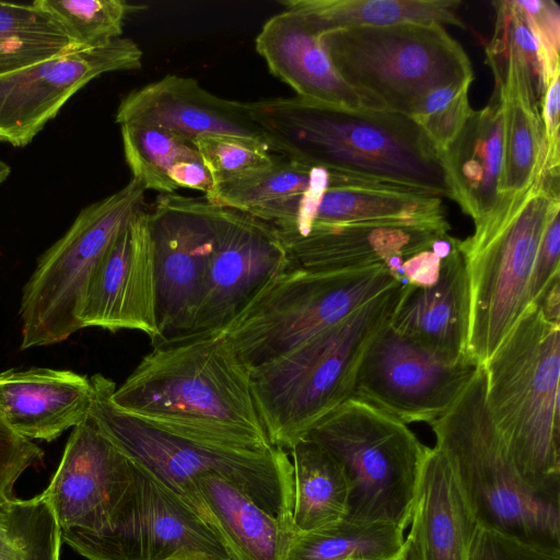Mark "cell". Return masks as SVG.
<instances>
[{
    "mask_svg": "<svg viewBox=\"0 0 560 560\" xmlns=\"http://www.w3.org/2000/svg\"><path fill=\"white\" fill-rule=\"evenodd\" d=\"M112 399L124 411L178 435L246 450L272 446L249 373L225 329L153 343Z\"/></svg>",
    "mask_w": 560,
    "mask_h": 560,
    "instance_id": "1",
    "label": "cell"
},
{
    "mask_svg": "<svg viewBox=\"0 0 560 560\" xmlns=\"http://www.w3.org/2000/svg\"><path fill=\"white\" fill-rule=\"evenodd\" d=\"M244 105L277 155L452 199L439 152L409 116L299 96Z\"/></svg>",
    "mask_w": 560,
    "mask_h": 560,
    "instance_id": "2",
    "label": "cell"
},
{
    "mask_svg": "<svg viewBox=\"0 0 560 560\" xmlns=\"http://www.w3.org/2000/svg\"><path fill=\"white\" fill-rule=\"evenodd\" d=\"M406 284L398 283L283 355L248 371L254 401L272 446L289 451L353 396L359 369L389 324Z\"/></svg>",
    "mask_w": 560,
    "mask_h": 560,
    "instance_id": "3",
    "label": "cell"
},
{
    "mask_svg": "<svg viewBox=\"0 0 560 560\" xmlns=\"http://www.w3.org/2000/svg\"><path fill=\"white\" fill-rule=\"evenodd\" d=\"M559 331L530 304L482 364L502 444L522 478L546 491H560Z\"/></svg>",
    "mask_w": 560,
    "mask_h": 560,
    "instance_id": "4",
    "label": "cell"
},
{
    "mask_svg": "<svg viewBox=\"0 0 560 560\" xmlns=\"http://www.w3.org/2000/svg\"><path fill=\"white\" fill-rule=\"evenodd\" d=\"M560 203L559 173L541 171L525 190L502 194L459 240L469 283L468 354L483 364L530 305L540 240Z\"/></svg>",
    "mask_w": 560,
    "mask_h": 560,
    "instance_id": "5",
    "label": "cell"
},
{
    "mask_svg": "<svg viewBox=\"0 0 560 560\" xmlns=\"http://www.w3.org/2000/svg\"><path fill=\"white\" fill-rule=\"evenodd\" d=\"M482 364L430 425L479 526L560 548V491L529 486L510 459L485 401Z\"/></svg>",
    "mask_w": 560,
    "mask_h": 560,
    "instance_id": "6",
    "label": "cell"
},
{
    "mask_svg": "<svg viewBox=\"0 0 560 560\" xmlns=\"http://www.w3.org/2000/svg\"><path fill=\"white\" fill-rule=\"evenodd\" d=\"M90 416L98 429L129 458L177 492L192 478L223 477L270 514L289 521L293 477L289 453L271 446L246 450L186 438L132 416L112 399L116 384L92 375Z\"/></svg>",
    "mask_w": 560,
    "mask_h": 560,
    "instance_id": "7",
    "label": "cell"
},
{
    "mask_svg": "<svg viewBox=\"0 0 560 560\" xmlns=\"http://www.w3.org/2000/svg\"><path fill=\"white\" fill-rule=\"evenodd\" d=\"M339 464L348 485L345 521L411 522L429 447L389 412L350 397L306 434Z\"/></svg>",
    "mask_w": 560,
    "mask_h": 560,
    "instance_id": "8",
    "label": "cell"
},
{
    "mask_svg": "<svg viewBox=\"0 0 560 560\" xmlns=\"http://www.w3.org/2000/svg\"><path fill=\"white\" fill-rule=\"evenodd\" d=\"M319 36L338 73L372 109L411 117L431 90L474 81L469 57L439 24L358 26Z\"/></svg>",
    "mask_w": 560,
    "mask_h": 560,
    "instance_id": "9",
    "label": "cell"
},
{
    "mask_svg": "<svg viewBox=\"0 0 560 560\" xmlns=\"http://www.w3.org/2000/svg\"><path fill=\"white\" fill-rule=\"evenodd\" d=\"M385 265L343 270L291 266L225 328L250 371L295 349L398 284Z\"/></svg>",
    "mask_w": 560,
    "mask_h": 560,
    "instance_id": "10",
    "label": "cell"
},
{
    "mask_svg": "<svg viewBox=\"0 0 560 560\" xmlns=\"http://www.w3.org/2000/svg\"><path fill=\"white\" fill-rule=\"evenodd\" d=\"M144 194L131 178L83 208L39 257L22 291L21 350L61 342L82 329L79 316L92 275L118 233L144 209Z\"/></svg>",
    "mask_w": 560,
    "mask_h": 560,
    "instance_id": "11",
    "label": "cell"
},
{
    "mask_svg": "<svg viewBox=\"0 0 560 560\" xmlns=\"http://www.w3.org/2000/svg\"><path fill=\"white\" fill-rule=\"evenodd\" d=\"M132 477V460L90 415L74 427L42 492L55 515L62 544L90 560L113 533Z\"/></svg>",
    "mask_w": 560,
    "mask_h": 560,
    "instance_id": "12",
    "label": "cell"
},
{
    "mask_svg": "<svg viewBox=\"0 0 560 560\" xmlns=\"http://www.w3.org/2000/svg\"><path fill=\"white\" fill-rule=\"evenodd\" d=\"M149 221L160 342L194 329L212 250L213 205L205 197L160 195Z\"/></svg>",
    "mask_w": 560,
    "mask_h": 560,
    "instance_id": "13",
    "label": "cell"
},
{
    "mask_svg": "<svg viewBox=\"0 0 560 560\" xmlns=\"http://www.w3.org/2000/svg\"><path fill=\"white\" fill-rule=\"evenodd\" d=\"M479 365L474 360L446 361L388 324L363 358L352 397L405 423L431 424L450 409Z\"/></svg>",
    "mask_w": 560,
    "mask_h": 560,
    "instance_id": "14",
    "label": "cell"
},
{
    "mask_svg": "<svg viewBox=\"0 0 560 560\" xmlns=\"http://www.w3.org/2000/svg\"><path fill=\"white\" fill-rule=\"evenodd\" d=\"M213 243L194 331L225 329L277 276L291 267L266 222L213 206Z\"/></svg>",
    "mask_w": 560,
    "mask_h": 560,
    "instance_id": "15",
    "label": "cell"
},
{
    "mask_svg": "<svg viewBox=\"0 0 560 560\" xmlns=\"http://www.w3.org/2000/svg\"><path fill=\"white\" fill-rule=\"evenodd\" d=\"M142 57L136 42L118 37L0 75V143L25 147L84 85L103 73L138 70Z\"/></svg>",
    "mask_w": 560,
    "mask_h": 560,
    "instance_id": "16",
    "label": "cell"
},
{
    "mask_svg": "<svg viewBox=\"0 0 560 560\" xmlns=\"http://www.w3.org/2000/svg\"><path fill=\"white\" fill-rule=\"evenodd\" d=\"M132 463L133 477L115 528L90 560H165L182 550L232 560L220 535L182 493Z\"/></svg>",
    "mask_w": 560,
    "mask_h": 560,
    "instance_id": "17",
    "label": "cell"
},
{
    "mask_svg": "<svg viewBox=\"0 0 560 560\" xmlns=\"http://www.w3.org/2000/svg\"><path fill=\"white\" fill-rule=\"evenodd\" d=\"M79 319L82 328L138 330L152 343L159 340L153 247L145 209L118 233L97 264Z\"/></svg>",
    "mask_w": 560,
    "mask_h": 560,
    "instance_id": "18",
    "label": "cell"
},
{
    "mask_svg": "<svg viewBox=\"0 0 560 560\" xmlns=\"http://www.w3.org/2000/svg\"><path fill=\"white\" fill-rule=\"evenodd\" d=\"M450 228L446 218L355 222L313 226L281 242L291 266L310 270H343L382 264L399 282L402 261L447 236Z\"/></svg>",
    "mask_w": 560,
    "mask_h": 560,
    "instance_id": "19",
    "label": "cell"
},
{
    "mask_svg": "<svg viewBox=\"0 0 560 560\" xmlns=\"http://www.w3.org/2000/svg\"><path fill=\"white\" fill-rule=\"evenodd\" d=\"M115 120L161 127L191 141L231 136L267 143L244 102L219 97L192 78L167 74L121 98ZM269 147V145H268Z\"/></svg>",
    "mask_w": 560,
    "mask_h": 560,
    "instance_id": "20",
    "label": "cell"
},
{
    "mask_svg": "<svg viewBox=\"0 0 560 560\" xmlns=\"http://www.w3.org/2000/svg\"><path fill=\"white\" fill-rule=\"evenodd\" d=\"M486 62L503 107L500 194H517L527 189L542 171L547 151L540 115L544 94L528 61L508 45L490 39Z\"/></svg>",
    "mask_w": 560,
    "mask_h": 560,
    "instance_id": "21",
    "label": "cell"
},
{
    "mask_svg": "<svg viewBox=\"0 0 560 560\" xmlns=\"http://www.w3.org/2000/svg\"><path fill=\"white\" fill-rule=\"evenodd\" d=\"M255 48L269 72L296 96L340 107L370 108L338 73L319 33L302 13L283 9L270 16L255 38Z\"/></svg>",
    "mask_w": 560,
    "mask_h": 560,
    "instance_id": "22",
    "label": "cell"
},
{
    "mask_svg": "<svg viewBox=\"0 0 560 560\" xmlns=\"http://www.w3.org/2000/svg\"><path fill=\"white\" fill-rule=\"evenodd\" d=\"M468 323V275L459 238H456L443 259L435 283L424 288L406 284L389 327L432 353L456 363L474 360L467 350Z\"/></svg>",
    "mask_w": 560,
    "mask_h": 560,
    "instance_id": "23",
    "label": "cell"
},
{
    "mask_svg": "<svg viewBox=\"0 0 560 560\" xmlns=\"http://www.w3.org/2000/svg\"><path fill=\"white\" fill-rule=\"evenodd\" d=\"M91 378L70 370L10 369L0 373V416L19 434L51 442L90 415Z\"/></svg>",
    "mask_w": 560,
    "mask_h": 560,
    "instance_id": "24",
    "label": "cell"
},
{
    "mask_svg": "<svg viewBox=\"0 0 560 560\" xmlns=\"http://www.w3.org/2000/svg\"><path fill=\"white\" fill-rule=\"evenodd\" d=\"M179 493L220 535L232 560H287L296 534L292 523L270 514L223 477L197 476Z\"/></svg>",
    "mask_w": 560,
    "mask_h": 560,
    "instance_id": "25",
    "label": "cell"
},
{
    "mask_svg": "<svg viewBox=\"0 0 560 560\" xmlns=\"http://www.w3.org/2000/svg\"><path fill=\"white\" fill-rule=\"evenodd\" d=\"M446 218L442 198L410 188L332 172L295 224L277 234L298 236L313 226L370 221H429Z\"/></svg>",
    "mask_w": 560,
    "mask_h": 560,
    "instance_id": "26",
    "label": "cell"
},
{
    "mask_svg": "<svg viewBox=\"0 0 560 560\" xmlns=\"http://www.w3.org/2000/svg\"><path fill=\"white\" fill-rule=\"evenodd\" d=\"M440 158L452 200L475 223L479 222L501 198L503 107L497 88L483 108L471 110L457 137Z\"/></svg>",
    "mask_w": 560,
    "mask_h": 560,
    "instance_id": "27",
    "label": "cell"
},
{
    "mask_svg": "<svg viewBox=\"0 0 560 560\" xmlns=\"http://www.w3.org/2000/svg\"><path fill=\"white\" fill-rule=\"evenodd\" d=\"M410 523L419 560H467L478 523L436 446L428 450Z\"/></svg>",
    "mask_w": 560,
    "mask_h": 560,
    "instance_id": "28",
    "label": "cell"
},
{
    "mask_svg": "<svg viewBox=\"0 0 560 560\" xmlns=\"http://www.w3.org/2000/svg\"><path fill=\"white\" fill-rule=\"evenodd\" d=\"M318 170L278 155L272 165L213 185L203 197L213 206L246 212L282 231L293 223Z\"/></svg>",
    "mask_w": 560,
    "mask_h": 560,
    "instance_id": "29",
    "label": "cell"
},
{
    "mask_svg": "<svg viewBox=\"0 0 560 560\" xmlns=\"http://www.w3.org/2000/svg\"><path fill=\"white\" fill-rule=\"evenodd\" d=\"M279 3L302 13L319 34L401 23L465 27L458 15L460 1L456 0H281Z\"/></svg>",
    "mask_w": 560,
    "mask_h": 560,
    "instance_id": "30",
    "label": "cell"
},
{
    "mask_svg": "<svg viewBox=\"0 0 560 560\" xmlns=\"http://www.w3.org/2000/svg\"><path fill=\"white\" fill-rule=\"evenodd\" d=\"M293 493L291 520L295 533H308L343 520L348 485L335 458L308 438L289 451Z\"/></svg>",
    "mask_w": 560,
    "mask_h": 560,
    "instance_id": "31",
    "label": "cell"
},
{
    "mask_svg": "<svg viewBox=\"0 0 560 560\" xmlns=\"http://www.w3.org/2000/svg\"><path fill=\"white\" fill-rule=\"evenodd\" d=\"M405 545L404 529L396 525L341 520L317 530L296 533L287 560H388L399 557Z\"/></svg>",
    "mask_w": 560,
    "mask_h": 560,
    "instance_id": "32",
    "label": "cell"
},
{
    "mask_svg": "<svg viewBox=\"0 0 560 560\" xmlns=\"http://www.w3.org/2000/svg\"><path fill=\"white\" fill-rule=\"evenodd\" d=\"M73 50L79 49L48 11L33 2H0V75Z\"/></svg>",
    "mask_w": 560,
    "mask_h": 560,
    "instance_id": "33",
    "label": "cell"
},
{
    "mask_svg": "<svg viewBox=\"0 0 560 560\" xmlns=\"http://www.w3.org/2000/svg\"><path fill=\"white\" fill-rule=\"evenodd\" d=\"M125 160L145 190L161 195L177 190L171 176L187 161L201 159L194 141L155 126L120 125Z\"/></svg>",
    "mask_w": 560,
    "mask_h": 560,
    "instance_id": "34",
    "label": "cell"
},
{
    "mask_svg": "<svg viewBox=\"0 0 560 560\" xmlns=\"http://www.w3.org/2000/svg\"><path fill=\"white\" fill-rule=\"evenodd\" d=\"M62 541L42 493L0 504V560H60Z\"/></svg>",
    "mask_w": 560,
    "mask_h": 560,
    "instance_id": "35",
    "label": "cell"
},
{
    "mask_svg": "<svg viewBox=\"0 0 560 560\" xmlns=\"http://www.w3.org/2000/svg\"><path fill=\"white\" fill-rule=\"evenodd\" d=\"M65 28L77 49L105 45L122 34L124 21L137 10L124 0H36Z\"/></svg>",
    "mask_w": 560,
    "mask_h": 560,
    "instance_id": "36",
    "label": "cell"
},
{
    "mask_svg": "<svg viewBox=\"0 0 560 560\" xmlns=\"http://www.w3.org/2000/svg\"><path fill=\"white\" fill-rule=\"evenodd\" d=\"M213 185L229 182L273 164L268 144L231 136H203L195 141Z\"/></svg>",
    "mask_w": 560,
    "mask_h": 560,
    "instance_id": "37",
    "label": "cell"
},
{
    "mask_svg": "<svg viewBox=\"0 0 560 560\" xmlns=\"http://www.w3.org/2000/svg\"><path fill=\"white\" fill-rule=\"evenodd\" d=\"M515 2L537 42L548 85L552 74L560 69V8L552 0H515Z\"/></svg>",
    "mask_w": 560,
    "mask_h": 560,
    "instance_id": "38",
    "label": "cell"
},
{
    "mask_svg": "<svg viewBox=\"0 0 560 560\" xmlns=\"http://www.w3.org/2000/svg\"><path fill=\"white\" fill-rule=\"evenodd\" d=\"M467 560H560V548L529 544L478 525Z\"/></svg>",
    "mask_w": 560,
    "mask_h": 560,
    "instance_id": "39",
    "label": "cell"
},
{
    "mask_svg": "<svg viewBox=\"0 0 560 560\" xmlns=\"http://www.w3.org/2000/svg\"><path fill=\"white\" fill-rule=\"evenodd\" d=\"M43 458L44 451L11 429L0 416V502L14 498L18 479Z\"/></svg>",
    "mask_w": 560,
    "mask_h": 560,
    "instance_id": "40",
    "label": "cell"
},
{
    "mask_svg": "<svg viewBox=\"0 0 560 560\" xmlns=\"http://www.w3.org/2000/svg\"><path fill=\"white\" fill-rule=\"evenodd\" d=\"M560 203L557 205L546 224L537 252L530 284V304L538 305L549 285L560 276Z\"/></svg>",
    "mask_w": 560,
    "mask_h": 560,
    "instance_id": "41",
    "label": "cell"
},
{
    "mask_svg": "<svg viewBox=\"0 0 560 560\" xmlns=\"http://www.w3.org/2000/svg\"><path fill=\"white\" fill-rule=\"evenodd\" d=\"M468 90H462L446 106L418 122L439 154L451 145L472 110Z\"/></svg>",
    "mask_w": 560,
    "mask_h": 560,
    "instance_id": "42",
    "label": "cell"
},
{
    "mask_svg": "<svg viewBox=\"0 0 560 560\" xmlns=\"http://www.w3.org/2000/svg\"><path fill=\"white\" fill-rule=\"evenodd\" d=\"M560 69L557 70L544 93L540 103V115L544 125L546 138V158L542 164V170L549 172H559L560 153H559V107H560V84H559Z\"/></svg>",
    "mask_w": 560,
    "mask_h": 560,
    "instance_id": "43",
    "label": "cell"
},
{
    "mask_svg": "<svg viewBox=\"0 0 560 560\" xmlns=\"http://www.w3.org/2000/svg\"><path fill=\"white\" fill-rule=\"evenodd\" d=\"M538 306L547 320L560 324L559 278H557L546 290Z\"/></svg>",
    "mask_w": 560,
    "mask_h": 560,
    "instance_id": "44",
    "label": "cell"
},
{
    "mask_svg": "<svg viewBox=\"0 0 560 560\" xmlns=\"http://www.w3.org/2000/svg\"><path fill=\"white\" fill-rule=\"evenodd\" d=\"M165 560H222L213 555L197 550H182Z\"/></svg>",
    "mask_w": 560,
    "mask_h": 560,
    "instance_id": "45",
    "label": "cell"
},
{
    "mask_svg": "<svg viewBox=\"0 0 560 560\" xmlns=\"http://www.w3.org/2000/svg\"><path fill=\"white\" fill-rule=\"evenodd\" d=\"M401 560H419L413 540L409 534L406 537V545L401 556Z\"/></svg>",
    "mask_w": 560,
    "mask_h": 560,
    "instance_id": "46",
    "label": "cell"
},
{
    "mask_svg": "<svg viewBox=\"0 0 560 560\" xmlns=\"http://www.w3.org/2000/svg\"><path fill=\"white\" fill-rule=\"evenodd\" d=\"M11 167L0 159V185L3 184L10 176Z\"/></svg>",
    "mask_w": 560,
    "mask_h": 560,
    "instance_id": "47",
    "label": "cell"
},
{
    "mask_svg": "<svg viewBox=\"0 0 560 560\" xmlns=\"http://www.w3.org/2000/svg\"><path fill=\"white\" fill-rule=\"evenodd\" d=\"M401 556H402V553L399 557L395 558V559H388V560H401Z\"/></svg>",
    "mask_w": 560,
    "mask_h": 560,
    "instance_id": "48",
    "label": "cell"
},
{
    "mask_svg": "<svg viewBox=\"0 0 560 560\" xmlns=\"http://www.w3.org/2000/svg\"><path fill=\"white\" fill-rule=\"evenodd\" d=\"M3 502H4V501H3ZM1 503H2V502H0V504H1Z\"/></svg>",
    "mask_w": 560,
    "mask_h": 560,
    "instance_id": "49",
    "label": "cell"
}]
</instances>
